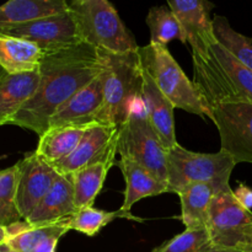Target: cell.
Masks as SVG:
<instances>
[{"mask_svg":"<svg viewBox=\"0 0 252 252\" xmlns=\"http://www.w3.org/2000/svg\"><path fill=\"white\" fill-rule=\"evenodd\" d=\"M103 69L100 52L86 43L44 52L36 94L22 106L9 125L29 129L41 137L56 111L85 88Z\"/></svg>","mask_w":252,"mask_h":252,"instance_id":"6da1fadb","label":"cell"},{"mask_svg":"<svg viewBox=\"0 0 252 252\" xmlns=\"http://www.w3.org/2000/svg\"><path fill=\"white\" fill-rule=\"evenodd\" d=\"M147 25L150 30V43L167 47L174 39L184 42L182 30L169 5L152 7L148 12Z\"/></svg>","mask_w":252,"mask_h":252,"instance_id":"484cf974","label":"cell"},{"mask_svg":"<svg viewBox=\"0 0 252 252\" xmlns=\"http://www.w3.org/2000/svg\"><path fill=\"white\" fill-rule=\"evenodd\" d=\"M217 42L226 49L244 66L252 70V39L236 32L228 19L216 15L212 20Z\"/></svg>","mask_w":252,"mask_h":252,"instance_id":"cb8c5ba5","label":"cell"},{"mask_svg":"<svg viewBox=\"0 0 252 252\" xmlns=\"http://www.w3.org/2000/svg\"><path fill=\"white\" fill-rule=\"evenodd\" d=\"M115 164L113 161L98 162L66 176L73 185L76 209L93 207L95 198L102 189L108 171Z\"/></svg>","mask_w":252,"mask_h":252,"instance_id":"603a6c76","label":"cell"},{"mask_svg":"<svg viewBox=\"0 0 252 252\" xmlns=\"http://www.w3.org/2000/svg\"><path fill=\"white\" fill-rule=\"evenodd\" d=\"M38 70L10 74L0 66V126L9 125L22 106L36 94Z\"/></svg>","mask_w":252,"mask_h":252,"instance_id":"2e32d148","label":"cell"},{"mask_svg":"<svg viewBox=\"0 0 252 252\" xmlns=\"http://www.w3.org/2000/svg\"><path fill=\"white\" fill-rule=\"evenodd\" d=\"M209 118L218 128L220 150L228 153L236 164H252V103H217L209 108Z\"/></svg>","mask_w":252,"mask_h":252,"instance_id":"ba28073f","label":"cell"},{"mask_svg":"<svg viewBox=\"0 0 252 252\" xmlns=\"http://www.w3.org/2000/svg\"><path fill=\"white\" fill-rule=\"evenodd\" d=\"M0 36L25 39L38 46L44 52L83 43L69 9L53 16L6 26L0 31Z\"/></svg>","mask_w":252,"mask_h":252,"instance_id":"9c48e42d","label":"cell"},{"mask_svg":"<svg viewBox=\"0 0 252 252\" xmlns=\"http://www.w3.org/2000/svg\"><path fill=\"white\" fill-rule=\"evenodd\" d=\"M250 252H252V245H251V250H250Z\"/></svg>","mask_w":252,"mask_h":252,"instance_id":"e575fe53","label":"cell"},{"mask_svg":"<svg viewBox=\"0 0 252 252\" xmlns=\"http://www.w3.org/2000/svg\"><path fill=\"white\" fill-rule=\"evenodd\" d=\"M217 189L209 184H193L179 192L181 201V220L186 230L207 229L208 225L209 207Z\"/></svg>","mask_w":252,"mask_h":252,"instance_id":"ac0fdd59","label":"cell"},{"mask_svg":"<svg viewBox=\"0 0 252 252\" xmlns=\"http://www.w3.org/2000/svg\"><path fill=\"white\" fill-rule=\"evenodd\" d=\"M117 153L167 185V149L150 125L144 107L137 108L120 128Z\"/></svg>","mask_w":252,"mask_h":252,"instance_id":"8992f818","label":"cell"},{"mask_svg":"<svg viewBox=\"0 0 252 252\" xmlns=\"http://www.w3.org/2000/svg\"><path fill=\"white\" fill-rule=\"evenodd\" d=\"M9 240V233H7L6 226L0 225V245Z\"/></svg>","mask_w":252,"mask_h":252,"instance_id":"d6a6232c","label":"cell"},{"mask_svg":"<svg viewBox=\"0 0 252 252\" xmlns=\"http://www.w3.org/2000/svg\"><path fill=\"white\" fill-rule=\"evenodd\" d=\"M0 252H17V251L12 250V249L7 245V243H4L0 245Z\"/></svg>","mask_w":252,"mask_h":252,"instance_id":"836d02e7","label":"cell"},{"mask_svg":"<svg viewBox=\"0 0 252 252\" xmlns=\"http://www.w3.org/2000/svg\"><path fill=\"white\" fill-rule=\"evenodd\" d=\"M102 103V81L98 75L56 111L49 120L48 129L62 127H91L98 125L97 115Z\"/></svg>","mask_w":252,"mask_h":252,"instance_id":"4fadbf2b","label":"cell"},{"mask_svg":"<svg viewBox=\"0 0 252 252\" xmlns=\"http://www.w3.org/2000/svg\"><path fill=\"white\" fill-rule=\"evenodd\" d=\"M235 165V160L223 150L204 154L177 144L167 150V192L177 194L193 184H209L218 193L228 191Z\"/></svg>","mask_w":252,"mask_h":252,"instance_id":"277c9868","label":"cell"},{"mask_svg":"<svg viewBox=\"0 0 252 252\" xmlns=\"http://www.w3.org/2000/svg\"><path fill=\"white\" fill-rule=\"evenodd\" d=\"M90 127H62L48 129L39 137L34 152L48 164L69 157Z\"/></svg>","mask_w":252,"mask_h":252,"instance_id":"44dd1931","label":"cell"},{"mask_svg":"<svg viewBox=\"0 0 252 252\" xmlns=\"http://www.w3.org/2000/svg\"><path fill=\"white\" fill-rule=\"evenodd\" d=\"M69 219L42 226H31L26 220L17 221L6 228L9 233L7 245L17 252H32L47 239L53 236L62 238L66 231H69Z\"/></svg>","mask_w":252,"mask_h":252,"instance_id":"7402d4cb","label":"cell"},{"mask_svg":"<svg viewBox=\"0 0 252 252\" xmlns=\"http://www.w3.org/2000/svg\"><path fill=\"white\" fill-rule=\"evenodd\" d=\"M16 204L22 219H27L58 177V172L36 152L29 153L17 162Z\"/></svg>","mask_w":252,"mask_h":252,"instance_id":"8fae6325","label":"cell"},{"mask_svg":"<svg viewBox=\"0 0 252 252\" xmlns=\"http://www.w3.org/2000/svg\"><path fill=\"white\" fill-rule=\"evenodd\" d=\"M209 51L228 74L240 100L252 103V70L236 61L218 42L212 44Z\"/></svg>","mask_w":252,"mask_h":252,"instance_id":"4316f807","label":"cell"},{"mask_svg":"<svg viewBox=\"0 0 252 252\" xmlns=\"http://www.w3.org/2000/svg\"><path fill=\"white\" fill-rule=\"evenodd\" d=\"M118 218H125L134 221H144L143 219L133 216L130 212H125L121 208L116 212H106L95 209L93 207H86V208L78 209V212L69 219L68 226L69 230H76L88 236H95L96 234L100 233L103 226Z\"/></svg>","mask_w":252,"mask_h":252,"instance_id":"d4e9b609","label":"cell"},{"mask_svg":"<svg viewBox=\"0 0 252 252\" xmlns=\"http://www.w3.org/2000/svg\"><path fill=\"white\" fill-rule=\"evenodd\" d=\"M138 51L128 53L98 51L103 61L100 74L103 103L97 115L98 125L121 128L143 103V66Z\"/></svg>","mask_w":252,"mask_h":252,"instance_id":"7a4b0ae2","label":"cell"},{"mask_svg":"<svg viewBox=\"0 0 252 252\" xmlns=\"http://www.w3.org/2000/svg\"><path fill=\"white\" fill-rule=\"evenodd\" d=\"M235 198L244 208L251 211L252 209V189L245 184H239L236 191H234Z\"/></svg>","mask_w":252,"mask_h":252,"instance_id":"f546056e","label":"cell"},{"mask_svg":"<svg viewBox=\"0 0 252 252\" xmlns=\"http://www.w3.org/2000/svg\"><path fill=\"white\" fill-rule=\"evenodd\" d=\"M182 30L184 42L192 53H204L217 42L209 12L213 4L203 0H171L167 2Z\"/></svg>","mask_w":252,"mask_h":252,"instance_id":"7c38bea8","label":"cell"},{"mask_svg":"<svg viewBox=\"0 0 252 252\" xmlns=\"http://www.w3.org/2000/svg\"><path fill=\"white\" fill-rule=\"evenodd\" d=\"M59 239L61 238H58V236H53V238L47 239L46 241H43L41 245L37 246L32 252H56Z\"/></svg>","mask_w":252,"mask_h":252,"instance_id":"4dcf8cb0","label":"cell"},{"mask_svg":"<svg viewBox=\"0 0 252 252\" xmlns=\"http://www.w3.org/2000/svg\"><path fill=\"white\" fill-rule=\"evenodd\" d=\"M120 128L105 125H94L69 157L52 164V167L63 176L98 162L113 161L117 154Z\"/></svg>","mask_w":252,"mask_h":252,"instance_id":"30bf717a","label":"cell"},{"mask_svg":"<svg viewBox=\"0 0 252 252\" xmlns=\"http://www.w3.org/2000/svg\"><path fill=\"white\" fill-rule=\"evenodd\" d=\"M83 43L110 53H128L139 49L135 39L107 0H74L69 2Z\"/></svg>","mask_w":252,"mask_h":252,"instance_id":"3957f363","label":"cell"},{"mask_svg":"<svg viewBox=\"0 0 252 252\" xmlns=\"http://www.w3.org/2000/svg\"><path fill=\"white\" fill-rule=\"evenodd\" d=\"M76 212L73 185L68 177L58 175L48 193L25 220L31 226L49 225L71 218Z\"/></svg>","mask_w":252,"mask_h":252,"instance_id":"9a60e30c","label":"cell"},{"mask_svg":"<svg viewBox=\"0 0 252 252\" xmlns=\"http://www.w3.org/2000/svg\"><path fill=\"white\" fill-rule=\"evenodd\" d=\"M211 246V236L207 229H185L184 233L174 236L153 252H207Z\"/></svg>","mask_w":252,"mask_h":252,"instance_id":"f1b7e54d","label":"cell"},{"mask_svg":"<svg viewBox=\"0 0 252 252\" xmlns=\"http://www.w3.org/2000/svg\"><path fill=\"white\" fill-rule=\"evenodd\" d=\"M138 52L143 69L149 74L159 90L171 101L175 108L209 118L208 110L193 81L187 78L167 47L149 43L139 47Z\"/></svg>","mask_w":252,"mask_h":252,"instance_id":"5b68a950","label":"cell"},{"mask_svg":"<svg viewBox=\"0 0 252 252\" xmlns=\"http://www.w3.org/2000/svg\"><path fill=\"white\" fill-rule=\"evenodd\" d=\"M44 51L16 37L0 36V66L10 74L38 70Z\"/></svg>","mask_w":252,"mask_h":252,"instance_id":"d6986e66","label":"cell"},{"mask_svg":"<svg viewBox=\"0 0 252 252\" xmlns=\"http://www.w3.org/2000/svg\"><path fill=\"white\" fill-rule=\"evenodd\" d=\"M117 165L126 180L125 201L121 207L122 211L130 212V208L135 202L167 192V185L155 179L140 165L123 158L117 161Z\"/></svg>","mask_w":252,"mask_h":252,"instance_id":"e0dca14e","label":"cell"},{"mask_svg":"<svg viewBox=\"0 0 252 252\" xmlns=\"http://www.w3.org/2000/svg\"><path fill=\"white\" fill-rule=\"evenodd\" d=\"M207 230L212 245L250 252L252 212L239 203L233 189L219 192L209 207Z\"/></svg>","mask_w":252,"mask_h":252,"instance_id":"52a82bcc","label":"cell"},{"mask_svg":"<svg viewBox=\"0 0 252 252\" xmlns=\"http://www.w3.org/2000/svg\"><path fill=\"white\" fill-rule=\"evenodd\" d=\"M143 107L147 112L148 120L155 133L167 150L176 147L179 143L175 135L174 105L159 90L149 74L143 69Z\"/></svg>","mask_w":252,"mask_h":252,"instance_id":"5bb4252c","label":"cell"},{"mask_svg":"<svg viewBox=\"0 0 252 252\" xmlns=\"http://www.w3.org/2000/svg\"><path fill=\"white\" fill-rule=\"evenodd\" d=\"M17 165L0 171V225L10 226L24 220L17 209Z\"/></svg>","mask_w":252,"mask_h":252,"instance_id":"83f0119b","label":"cell"},{"mask_svg":"<svg viewBox=\"0 0 252 252\" xmlns=\"http://www.w3.org/2000/svg\"><path fill=\"white\" fill-rule=\"evenodd\" d=\"M207 252H241L239 250H235V249H228V248H219V246L212 245L211 248L208 249Z\"/></svg>","mask_w":252,"mask_h":252,"instance_id":"1f68e13d","label":"cell"},{"mask_svg":"<svg viewBox=\"0 0 252 252\" xmlns=\"http://www.w3.org/2000/svg\"><path fill=\"white\" fill-rule=\"evenodd\" d=\"M65 0H11L0 6V31L11 25L65 12Z\"/></svg>","mask_w":252,"mask_h":252,"instance_id":"ffe728a7","label":"cell"}]
</instances>
